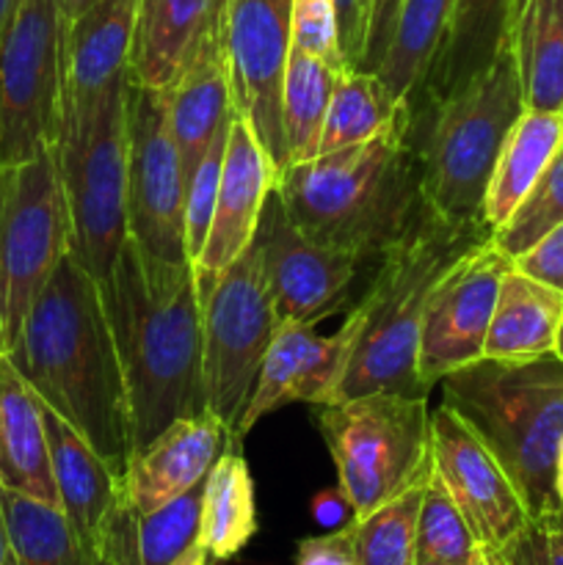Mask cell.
Wrapping results in <instances>:
<instances>
[{
    "label": "cell",
    "mask_w": 563,
    "mask_h": 565,
    "mask_svg": "<svg viewBox=\"0 0 563 565\" xmlns=\"http://www.w3.org/2000/svg\"><path fill=\"white\" fill-rule=\"evenodd\" d=\"M414 565H450V563H436V561H417Z\"/></svg>",
    "instance_id": "obj_57"
},
{
    "label": "cell",
    "mask_w": 563,
    "mask_h": 565,
    "mask_svg": "<svg viewBox=\"0 0 563 565\" xmlns=\"http://www.w3.org/2000/svg\"><path fill=\"white\" fill-rule=\"evenodd\" d=\"M230 125L213 138V143L208 147L204 158L199 160V166L193 169L191 180H188L185 185V254L191 265L193 259L199 257V252H202L204 241H208L210 221H213L215 199H219V185H221V171H224V152H226Z\"/></svg>",
    "instance_id": "obj_38"
},
{
    "label": "cell",
    "mask_w": 563,
    "mask_h": 565,
    "mask_svg": "<svg viewBox=\"0 0 563 565\" xmlns=\"http://www.w3.org/2000/svg\"><path fill=\"white\" fill-rule=\"evenodd\" d=\"M555 353L563 359V323H561V331H557V345H555Z\"/></svg>",
    "instance_id": "obj_55"
},
{
    "label": "cell",
    "mask_w": 563,
    "mask_h": 565,
    "mask_svg": "<svg viewBox=\"0 0 563 565\" xmlns=\"http://www.w3.org/2000/svg\"><path fill=\"white\" fill-rule=\"evenodd\" d=\"M511 268L513 259L489 241L450 265L434 287L425 303L417 353L419 381L428 390L445 375L484 359L497 290Z\"/></svg>",
    "instance_id": "obj_15"
},
{
    "label": "cell",
    "mask_w": 563,
    "mask_h": 565,
    "mask_svg": "<svg viewBox=\"0 0 563 565\" xmlns=\"http://www.w3.org/2000/svg\"><path fill=\"white\" fill-rule=\"evenodd\" d=\"M136 11L138 0H97L66 28L61 132L86 125L105 94L127 77Z\"/></svg>",
    "instance_id": "obj_19"
},
{
    "label": "cell",
    "mask_w": 563,
    "mask_h": 565,
    "mask_svg": "<svg viewBox=\"0 0 563 565\" xmlns=\"http://www.w3.org/2000/svg\"><path fill=\"white\" fill-rule=\"evenodd\" d=\"M11 546H9V530H6V519H3V508H0V565L9 561Z\"/></svg>",
    "instance_id": "obj_49"
},
{
    "label": "cell",
    "mask_w": 563,
    "mask_h": 565,
    "mask_svg": "<svg viewBox=\"0 0 563 565\" xmlns=\"http://www.w3.org/2000/svg\"><path fill=\"white\" fill-rule=\"evenodd\" d=\"M513 265L522 274L533 276V279L563 292V224L546 232L535 246H530L522 257L513 259Z\"/></svg>",
    "instance_id": "obj_43"
},
{
    "label": "cell",
    "mask_w": 563,
    "mask_h": 565,
    "mask_svg": "<svg viewBox=\"0 0 563 565\" xmlns=\"http://www.w3.org/2000/svg\"><path fill=\"white\" fill-rule=\"evenodd\" d=\"M254 243L279 323H318L351 296L362 259L309 237L287 215L276 191L259 213Z\"/></svg>",
    "instance_id": "obj_14"
},
{
    "label": "cell",
    "mask_w": 563,
    "mask_h": 565,
    "mask_svg": "<svg viewBox=\"0 0 563 565\" xmlns=\"http://www.w3.org/2000/svg\"><path fill=\"white\" fill-rule=\"evenodd\" d=\"M425 480L414 483L395 500L375 508L364 519H353L357 565L417 563V519L419 505H423Z\"/></svg>",
    "instance_id": "obj_34"
},
{
    "label": "cell",
    "mask_w": 563,
    "mask_h": 565,
    "mask_svg": "<svg viewBox=\"0 0 563 565\" xmlns=\"http://www.w3.org/2000/svg\"><path fill=\"white\" fill-rule=\"evenodd\" d=\"M3 565H17V561H14V555H9V561H6Z\"/></svg>",
    "instance_id": "obj_59"
},
{
    "label": "cell",
    "mask_w": 563,
    "mask_h": 565,
    "mask_svg": "<svg viewBox=\"0 0 563 565\" xmlns=\"http://www.w3.org/2000/svg\"><path fill=\"white\" fill-rule=\"evenodd\" d=\"M478 552L467 519L431 469L417 519V561L467 565Z\"/></svg>",
    "instance_id": "obj_36"
},
{
    "label": "cell",
    "mask_w": 563,
    "mask_h": 565,
    "mask_svg": "<svg viewBox=\"0 0 563 565\" xmlns=\"http://www.w3.org/2000/svg\"><path fill=\"white\" fill-rule=\"evenodd\" d=\"M315 419L353 519H364L431 475L428 397L370 392L318 406Z\"/></svg>",
    "instance_id": "obj_7"
},
{
    "label": "cell",
    "mask_w": 563,
    "mask_h": 565,
    "mask_svg": "<svg viewBox=\"0 0 563 565\" xmlns=\"http://www.w3.org/2000/svg\"><path fill=\"white\" fill-rule=\"evenodd\" d=\"M293 47L318 55L334 70H348L340 44L337 0H293Z\"/></svg>",
    "instance_id": "obj_39"
},
{
    "label": "cell",
    "mask_w": 563,
    "mask_h": 565,
    "mask_svg": "<svg viewBox=\"0 0 563 565\" xmlns=\"http://www.w3.org/2000/svg\"><path fill=\"white\" fill-rule=\"evenodd\" d=\"M86 565H127V563H121V561H116L114 555H99L97 561H92V563H86Z\"/></svg>",
    "instance_id": "obj_53"
},
{
    "label": "cell",
    "mask_w": 563,
    "mask_h": 565,
    "mask_svg": "<svg viewBox=\"0 0 563 565\" xmlns=\"http://www.w3.org/2000/svg\"><path fill=\"white\" fill-rule=\"evenodd\" d=\"M508 565H563V533L546 519L530 522L500 550Z\"/></svg>",
    "instance_id": "obj_40"
},
{
    "label": "cell",
    "mask_w": 563,
    "mask_h": 565,
    "mask_svg": "<svg viewBox=\"0 0 563 565\" xmlns=\"http://www.w3.org/2000/svg\"><path fill=\"white\" fill-rule=\"evenodd\" d=\"M467 565H489V561H486V552L478 546V552H475V557Z\"/></svg>",
    "instance_id": "obj_54"
},
{
    "label": "cell",
    "mask_w": 563,
    "mask_h": 565,
    "mask_svg": "<svg viewBox=\"0 0 563 565\" xmlns=\"http://www.w3.org/2000/svg\"><path fill=\"white\" fill-rule=\"evenodd\" d=\"M202 494L204 483H199L166 505L138 516V561L141 565H169L188 546L196 544L199 527H202Z\"/></svg>",
    "instance_id": "obj_37"
},
{
    "label": "cell",
    "mask_w": 563,
    "mask_h": 565,
    "mask_svg": "<svg viewBox=\"0 0 563 565\" xmlns=\"http://www.w3.org/2000/svg\"><path fill=\"white\" fill-rule=\"evenodd\" d=\"M0 508L17 565H86L81 541L61 508L11 489H0Z\"/></svg>",
    "instance_id": "obj_33"
},
{
    "label": "cell",
    "mask_w": 563,
    "mask_h": 565,
    "mask_svg": "<svg viewBox=\"0 0 563 565\" xmlns=\"http://www.w3.org/2000/svg\"><path fill=\"white\" fill-rule=\"evenodd\" d=\"M408 116L412 110L390 97L375 72L342 70L331 94L318 154L384 136L403 125Z\"/></svg>",
    "instance_id": "obj_31"
},
{
    "label": "cell",
    "mask_w": 563,
    "mask_h": 565,
    "mask_svg": "<svg viewBox=\"0 0 563 565\" xmlns=\"http://www.w3.org/2000/svg\"><path fill=\"white\" fill-rule=\"evenodd\" d=\"M359 331H362L359 307H353L340 329L331 334H318L315 323H279L265 351L257 386L237 423L235 439H246L259 419L290 403H309V406L337 403Z\"/></svg>",
    "instance_id": "obj_17"
},
{
    "label": "cell",
    "mask_w": 563,
    "mask_h": 565,
    "mask_svg": "<svg viewBox=\"0 0 563 565\" xmlns=\"http://www.w3.org/2000/svg\"><path fill=\"white\" fill-rule=\"evenodd\" d=\"M563 323V292L513 265L500 281L484 359L522 362L552 353Z\"/></svg>",
    "instance_id": "obj_26"
},
{
    "label": "cell",
    "mask_w": 563,
    "mask_h": 565,
    "mask_svg": "<svg viewBox=\"0 0 563 565\" xmlns=\"http://www.w3.org/2000/svg\"><path fill=\"white\" fill-rule=\"evenodd\" d=\"M55 160L72 224V254L103 281L127 243V77L83 127L61 132Z\"/></svg>",
    "instance_id": "obj_9"
},
{
    "label": "cell",
    "mask_w": 563,
    "mask_h": 565,
    "mask_svg": "<svg viewBox=\"0 0 563 565\" xmlns=\"http://www.w3.org/2000/svg\"><path fill=\"white\" fill-rule=\"evenodd\" d=\"M337 17H340V44L346 55L348 70L359 64L364 44V11L362 0H337Z\"/></svg>",
    "instance_id": "obj_44"
},
{
    "label": "cell",
    "mask_w": 563,
    "mask_h": 565,
    "mask_svg": "<svg viewBox=\"0 0 563 565\" xmlns=\"http://www.w3.org/2000/svg\"><path fill=\"white\" fill-rule=\"evenodd\" d=\"M491 241L486 224L453 226L434 210L379 259L373 281L362 301V331L348 362L337 403L370 392L428 397L419 381V329L428 296L450 265Z\"/></svg>",
    "instance_id": "obj_4"
},
{
    "label": "cell",
    "mask_w": 563,
    "mask_h": 565,
    "mask_svg": "<svg viewBox=\"0 0 563 565\" xmlns=\"http://www.w3.org/2000/svg\"><path fill=\"white\" fill-rule=\"evenodd\" d=\"M127 235L147 257L191 265L185 254V174L166 92L127 77Z\"/></svg>",
    "instance_id": "obj_12"
},
{
    "label": "cell",
    "mask_w": 563,
    "mask_h": 565,
    "mask_svg": "<svg viewBox=\"0 0 563 565\" xmlns=\"http://www.w3.org/2000/svg\"><path fill=\"white\" fill-rule=\"evenodd\" d=\"M232 434L215 414L174 419L158 439L130 458L125 491L138 516L204 483Z\"/></svg>",
    "instance_id": "obj_22"
},
{
    "label": "cell",
    "mask_w": 563,
    "mask_h": 565,
    "mask_svg": "<svg viewBox=\"0 0 563 565\" xmlns=\"http://www.w3.org/2000/svg\"><path fill=\"white\" fill-rule=\"evenodd\" d=\"M312 513L318 524H329V527H342V524L353 522V511L346 497L340 494V489L331 491V494H320L312 502Z\"/></svg>",
    "instance_id": "obj_45"
},
{
    "label": "cell",
    "mask_w": 563,
    "mask_h": 565,
    "mask_svg": "<svg viewBox=\"0 0 563 565\" xmlns=\"http://www.w3.org/2000/svg\"><path fill=\"white\" fill-rule=\"evenodd\" d=\"M557 224H563V143L511 218L491 232V243L517 259Z\"/></svg>",
    "instance_id": "obj_35"
},
{
    "label": "cell",
    "mask_w": 563,
    "mask_h": 565,
    "mask_svg": "<svg viewBox=\"0 0 563 565\" xmlns=\"http://www.w3.org/2000/svg\"><path fill=\"white\" fill-rule=\"evenodd\" d=\"M519 6H522V0H513V17H517V11H519ZM513 28V25H511Z\"/></svg>",
    "instance_id": "obj_58"
},
{
    "label": "cell",
    "mask_w": 563,
    "mask_h": 565,
    "mask_svg": "<svg viewBox=\"0 0 563 565\" xmlns=\"http://www.w3.org/2000/svg\"><path fill=\"white\" fill-rule=\"evenodd\" d=\"M99 290L125 373L136 456L174 419L208 412L202 303L191 265L147 257L130 237Z\"/></svg>",
    "instance_id": "obj_2"
},
{
    "label": "cell",
    "mask_w": 563,
    "mask_h": 565,
    "mask_svg": "<svg viewBox=\"0 0 563 565\" xmlns=\"http://www.w3.org/2000/svg\"><path fill=\"white\" fill-rule=\"evenodd\" d=\"M166 108H169V127L180 149L182 174L188 185L213 138L230 125L235 114L224 31L215 33L196 55V61L188 66L185 75L174 86L166 88Z\"/></svg>",
    "instance_id": "obj_23"
},
{
    "label": "cell",
    "mask_w": 563,
    "mask_h": 565,
    "mask_svg": "<svg viewBox=\"0 0 563 565\" xmlns=\"http://www.w3.org/2000/svg\"><path fill=\"white\" fill-rule=\"evenodd\" d=\"M544 519L552 524V527H557V530H561V533H563V500L557 502L555 511H552L550 516H544Z\"/></svg>",
    "instance_id": "obj_51"
},
{
    "label": "cell",
    "mask_w": 563,
    "mask_h": 565,
    "mask_svg": "<svg viewBox=\"0 0 563 565\" xmlns=\"http://www.w3.org/2000/svg\"><path fill=\"white\" fill-rule=\"evenodd\" d=\"M340 70L318 55L290 47L282 81V132H285L287 166L318 154L326 114Z\"/></svg>",
    "instance_id": "obj_32"
},
{
    "label": "cell",
    "mask_w": 563,
    "mask_h": 565,
    "mask_svg": "<svg viewBox=\"0 0 563 565\" xmlns=\"http://www.w3.org/2000/svg\"><path fill=\"white\" fill-rule=\"evenodd\" d=\"M279 329L257 243L221 274L202 303V375L208 412L235 436L265 351Z\"/></svg>",
    "instance_id": "obj_11"
},
{
    "label": "cell",
    "mask_w": 563,
    "mask_h": 565,
    "mask_svg": "<svg viewBox=\"0 0 563 565\" xmlns=\"http://www.w3.org/2000/svg\"><path fill=\"white\" fill-rule=\"evenodd\" d=\"M226 0H138L127 77L141 86H174L204 44L224 31Z\"/></svg>",
    "instance_id": "obj_21"
},
{
    "label": "cell",
    "mask_w": 563,
    "mask_h": 565,
    "mask_svg": "<svg viewBox=\"0 0 563 565\" xmlns=\"http://www.w3.org/2000/svg\"><path fill=\"white\" fill-rule=\"evenodd\" d=\"M511 50L524 108L563 114V0H522L513 17Z\"/></svg>",
    "instance_id": "obj_29"
},
{
    "label": "cell",
    "mask_w": 563,
    "mask_h": 565,
    "mask_svg": "<svg viewBox=\"0 0 563 565\" xmlns=\"http://www.w3.org/2000/svg\"><path fill=\"white\" fill-rule=\"evenodd\" d=\"M456 0H401L384 61L375 70L397 105L408 110L417 103L431 64L450 28Z\"/></svg>",
    "instance_id": "obj_30"
},
{
    "label": "cell",
    "mask_w": 563,
    "mask_h": 565,
    "mask_svg": "<svg viewBox=\"0 0 563 565\" xmlns=\"http://www.w3.org/2000/svg\"><path fill=\"white\" fill-rule=\"evenodd\" d=\"M279 177L282 169L276 160L259 143L248 121L235 110L226 136L224 171H221L208 241L191 265L199 303L208 301L221 274L252 246L259 213L279 185Z\"/></svg>",
    "instance_id": "obj_18"
},
{
    "label": "cell",
    "mask_w": 563,
    "mask_h": 565,
    "mask_svg": "<svg viewBox=\"0 0 563 565\" xmlns=\"http://www.w3.org/2000/svg\"><path fill=\"white\" fill-rule=\"evenodd\" d=\"M276 193L309 237L379 263L431 210L412 116L379 138L290 163Z\"/></svg>",
    "instance_id": "obj_3"
},
{
    "label": "cell",
    "mask_w": 563,
    "mask_h": 565,
    "mask_svg": "<svg viewBox=\"0 0 563 565\" xmlns=\"http://www.w3.org/2000/svg\"><path fill=\"white\" fill-rule=\"evenodd\" d=\"M94 3H97V0H59V9H61V17H64L66 28H70L72 22H75L77 17H81L83 11Z\"/></svg>",
    "instance_id": "obj_46"
},
{
    "label": "cell",
    "mask_w": 563,
    "mask_h": 565,
    "mask_svg": "<svg viewBox=\"0 0 563 565\" xmlns=\"http://www.w3.org/2000/svg\"><path fill=\"white\" fill-rule=\"evenodd\" d=\"M293 0H226L224 44L235 110L287 169L282 81L293 47Z\"/></svg>",
    "instance_id": "obj_13"
},
{
    "label": "cell",
    "mask_w": 563,
    "mask_h": 565,
    "mask_svg": "<svg viewBox=\"0 0 563 565\" xmlns=\"http://www.w3.org/2000/svg\"><path fill=\"white\" fill-rule=\"evenodd\" d=\"M254 535H257V494L246 458L232 436L204 478L199 544L210 555V563H226L241 555Z\"/></svg>",
    "instance_id": "obj_27"
},
{
    "label": "cell",
    "mask_w": 563,
    "mask_h": 565,
    "mask_svg": "<svg viewBox=\"0 0 563 565\" xmlns=\"http://www.w3.org/2000/svg\"><path fill=\"white\" fill-rule=\"evenodd\" d=\"M11 364L116 478L132 458L130 403L99 281L66 254L22 320Z\"/></svg>",
    "instance_id": "obj_1"
},
{
    "label": "cell",
    "mask_w": 563,
    "mask_h": 565,
    "mask_svg": "<svg viewBox=\"0 0 563 565\" xmlns=\"http://www.w3.org/2000/svg\"><path fill=\"white\" fill-rule=\"evenodd\" d=\"M431 469L484 550H502L530 524L506 469L445 403L431 414Z\"/></svg>",
    "instance_id": "obj_16"
},
{
    "label": "cell",
    "mask_w": 563,
    "mask_h": 565,
    "mask_svg": "<svg viewBox=\"0 0 563 565\" xmlns=\"http://www.w3.org/2000/svg\"><path fill=\"white\" fill-rule=\"evenodd\" d=\"M64 47L59 0H22L0 33V169L59 143Z\"/></svg>",
    "instance_id": "obj_10"
},
{
    "label": "cell",
    "mask_w": 563,
    "mask_h": 565,
    "mask_svg": "<svg viewBox=\"0 0 563 565\" xmlns=\"http://www.w3.org/2000/svg\"><path fill=\"white\" fill-rule=\"evenodd\" d=\"M555 494L557 500H563V439L557 447V461H555Z\"/></svg>",
    "instance_id": "obj_50"
},
{
    "label": "cell",
    "mask_w": 563,
    "mask_h": 565,
    "mask_svg": "<svg viewBox=\"0 0 563 565\" xmlns=\"http://www.w3.org/2000/svg\"><path fill=\"white\" fill-rule=\"evenodd\" d=\"M42 414L59 508L75 530L86 563H92L103 555L105 539L116 519L130 508L125 480L116 478L94 447L44 403Z\"/></svg>",
    "instance_id": "obj_20"
},
{
    "label": "cell",
    "mask_w": 563,
    "mask_h": 565,
    "mask_svg": "<svg viewBox=\"0 0 563 565\" xmlns=\"http://www.w3.org/2000/svg\"><path fill=\"white\" fill-rule=\"evenodd\" d=\"M22 0H0V33L6 31V25H9V20L14 17L17 6H20Z\"/></svg>",
    "instance_id": "obj_48"
},
{
    "label": "cell",
    "mask_w": 563,
    "mask_h": 565,
    "mask_svg": "<svg viewBox=\"0 0 563 565\" xmlns=\"http://www.w3.org/2000/svg\"><path fill=\"white\" fill-rule=\"evenodd\" d=\"M72 252V224L55 149L0 169V353L61 259Z\"/></svg>",
    "instance_id": "obj_8"
},
{
    "label": "cell",
    "mask_w": 563,
    "mask_h": 565,
    "mask_svg": "<svg viewBox=\"0 0 563 565\" xmlns=\"http://www.w3.org/2000/svg\"><path fill=\"white\" fill-rule=\"evenodd\" d=\"M362 11H364V25H368V11H370V0H362Z\"/></svg>",
    "instance_id": "obj_56"
},
{
    "label": "cell",
    "mask_w": 563,
    "mask_h": 565,
    "mask_svg": "<svg viewBox=\"0 0 563 565\" xmlns=\"http://www.w3.org/2000/svg\"><path fill=\"white\" fill-rule=\"evenodd\" d=\"M484 550V546H480ZM486 552V561H489V565H508L506 557L500 555V550H484Z\"/></svg>",
    "instance_id": "obj_52"
},
{
    "label": "cell",
    "mask_w": 563,
    "mask_h": 565,
    "mask_svg": "<svg viewBox=\"0 0 563 565\" xmlns=\"http://www.w3.org/2000/svg\"><path fill=\"white\" fill-rule=\"evenodd\" d=\"M0 489L59 508L42 401L0 353Z\"/></svg>",
    "instance_id": "obj_24"
},
{
    "label": "cell",
    "mask_w": 563,
    "mask_h": 565,
    "mask_svg": "<svg viewBox=\"0 0 563 565\" xmlns=\"http://www.w3.org/2000/svg\"><path fill=\"white\" fill-rule=\"evenodd\" d=\"M524 114L511 42L480 75L412 110L428 207L453 226L486 224V188L508 132Z\"/></svg>",
    "instance_id": "obj_6"
},
{
    "label": "cell",
    "mask_w": 563,
    "mask_h": 565,
    "mask_svg": "<svg viewBox=\"0 0 563 565\" xmlns=\"http://www.w3.org/2000/svg\"><path fill=\"white\" fill-rule=\"evenodd\" d=\"M397 9H401V0H370L362 55H359V64L353 66V70H362V72L379 70L381 61H384L386 55V47H390Z\"/></svg>",
    "instance_id": "obj_42"
},
{
    "label": "cell",
    "mask_w": 563,
    "mask_h": 565,
    "mask_svg": "<svg viewBox=\"0 0 563 565\" xmlns=\"http://www.w3.org/2000/svg\"><path fill=\"white\" fill-rule=\"evenodd\" d=\"M561 143L563 114L524 108V114L519 116V121L502 143L495 174L486 188L484 221L491 232L506 224L513 210L522 204V199L533 191L541 171L550 166Z\"/></svg>",
    "instance_id": "obj_28"
},
{
    "label": "cell",
    "mask_w": 563,
    "mask_h": 565,
    "mask_svg": "<svg viewBox=\"0 0 563 565\" xmlns=\"http://www.w3.org/2000/svg\"><path fill=\"white\" fill-rule=\"evenodd\" d=\"M293 565H357L353 522L342 524L326 535L298 541Z\"/></svg>",
    "instance_id": "obj_41"
},
{
    "label": "cell",
    "mask_w": 563,
    "mask_h": 565,
    "mask_svg": "<svg viewBox=\"0 0 563 565\" xmlns=\"http://www.w3.org/2000/svg\"><path fill=\"white\" fill-rule=\"evenodd\" d=\"M442 403L480 436L517 486L530 522L557 508L555 461L563 439V359H478L439 381Z\"/></svg>",
    "instance_id": "obj_5"
},
{
    "label": "cell",
    "mask_w": 563,
    "mask_h": 565,
    "mask_svg": "<svg viewBox=\"0 0 563 565\" xmlns=\"http://www.w3.org/2000/svg\"><path fill=\"white\" fill-rule=\"evenodd\" d=\"M513 0H456L450 28L431 64L417 103H436L472 81L511 42Z\"/></svg>",
    "instance_id": "obj_25"
},
{
    "label": "cell",
    "mask_w": 563,
    "mask_h": 565,
    "mask_svg": "<svg viewBox=\"0 0 563 565\" xmlns=\"http://www.w3.org/2000/svg\"><path fill=\"white\" fill-rule=\"evenodd\" d=\"M169 565H210V555L204 552V546L196 541V544L188 546V550L182 552L177 561H171Z\"/></svg>",
    "instance_id": "obj_47"
}]
</instances>
